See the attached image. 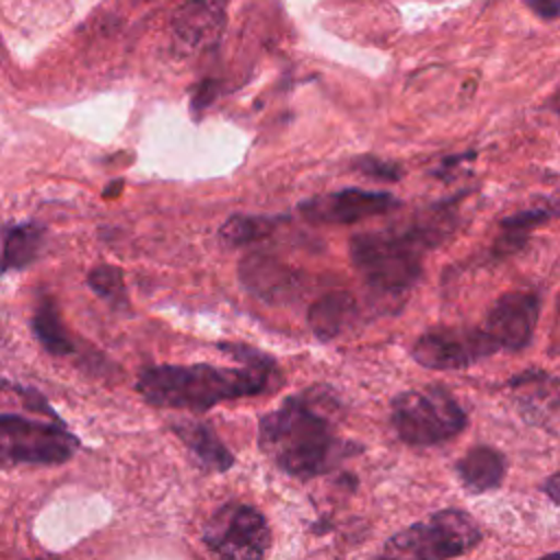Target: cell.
Returning <instances> with one entry per match:
<instances>
[{
    "label": "cell",
    "instance_id": "obj_1",
    "mask_svg": "<svg viewBox=\"0 0 560 560\" xmlns=\"http://www.w3.org/2000/svg\"><path fill=\"white\" fill-rule=\"evenodd\" d=\"M337 400L324 387H313L287 398L278 409L265 413L258 424V444L269 459L295 477H313L330 470L346 444L337 438Z\"/></svg>",
    "mask_w": 560,
    "mask_h": 560
},
{
    "label": "cell",
    "instance_id": "obj_2",
    "mask_svg": "<svg viewBox=\"0 0 560 560\" xmlns=\"http://www.w3.org/2000/svg\"><path fill=\"white\" fill-rule=\"evenodd\" d=\"M457 223L453 203H433L411 221L350 238V260L378 293H402L422 273L424 254L438 247Z\"/></svg>",
    "mask_w": 560,
    "mask_h": 560
},
{
    "label": "cell",
    "instance_id": "obj_3",
    "mask_svg": "<svg viewBox=\"0 0 560 560\" xmlns=\"http://www.w3.org/2000/svg\"><path fill=\"white\" fill-rule=\"evenodd\" d=\"M243 361V368L153 365L140 372L138 392L155 407L203 411L221 400L260 394L269 387L273 361L245 346H221Z\"/></svg>",
    "mask_w": 560,
    "mask_h": 560
},
{
    "label": "cell",
    "instance_id": "obj_4",
    "mask_svg": "<svg viewBox=\"0 0 560 560\" xmlns=\"http://www.w3.org/2000/svg\"><path fill=\"white\" fill-rule=\"evenodd\" d=\"M481 532L472 516L462 510H440L429 521L416 523L385 545L392 560H448L472 549Z\"/></svg>",
    "mask_w": 560,
    "mask_h": 560
},
{
    "label": "cell",
    "instance_id": "obj_5",
    "mask_svg": "<svg viewBox=\"0 0 560 560\" xmlns=\"http://www.w3.org/2000/svg\"><path fill=\"white\" fill-rule=\"evenodd\" d=\"M392 424L402 442L427 446L457 435L466 413L442 387L409 389L392 400Z\"/></svg>",
    "mask_w": 560,
    "mask_h": 560
},
{
    "label": "cell",
    "instance_id": "obj_6",
    "mask_svg": "<svg viewBox=\"0 0 560 560\" xmlns=\"http://www.w3.org/2000/svg\"><path fill=\"white\" fill-rule=\"evenodd\" d=\"M77 446V438L61 422L0 413V466L63 464Z\"/></svg>",
    "mask_w": 560,
    "mask_h": 560
},
{
    "label": "cell",
    "instance_id": "obj_7",
    "mask_svg": "<svg viewBox=\"0 0 560 560\" xmlns=\"http://www.w3.org/2000/svg\"><path fill=\"white\" fill-rule=\"evenodd\" d=\"M203 542L219 560H262L271 532L252 505H225L208 521Z\"/></svg>",
    "mask_w": 560,
    "mask_h": 560
},
{
    "label": "cell",
    "instance_id": "obj_8",
    "mask_svg": "<svg viewBox=\"0 0 560 560\" xmlns=\"http://www.w3.org/2000/svg\"><path fill=\"white\" fill-rule=\"evenodd\" d=\"M497 350L499 348L486 328L446 326L420 335L411 348V357L429 370H459L494 354Z\"/></svg>",
    "mask_w": 560,
    "mask_h": 560
},
{
    "label": "cell",
    "instance_id": "obj_9",
    "mask_svg": "<svg viewBox=\"0 0 560 560\" xmlns=\"http://www.w3.org/2000/svg\"><path fill=\"white\" fill-rule=\"evenodd\" d=\"M398 206L400 201L385 190L343 188L337 192H326V195L304 199L298 206V210L308 223L346 225V223H357L370 217L387 214Z\"/></svg>",
    "mask_w": 560,
    "mask_h": 560
},
{
    "label": "cell",
    "instance_id": "obj_10",
    "mask_svg": "<svg viewBox=\"0 0 560 560\" xmlns=\"http://www.w3.org/2000/svg\"><path fill=\"white\" fill-rule=\"evenodd\" d=\"M538 295L532 291L503 293L488 313L486 332L503 350H521L532 341L538 322Z\"/></svg>",
    "mask_w": 560,
    "mask_h": 560
},
{
    "label": "cell",
    "instance_id": "obj_11",
    "mask_svg": "<svg viewBox=\"0 0 560 560\" xmlns=\"http://www.w3.org/2000/svg\"><path fill=\"white\" fill-rule=\"evenodd\" d=\"M228 0H188L173 15L175 46L190 55L217 44L223 33Z\"/></svg>",
    "mask_w": 560,
    "mask_h": 560
},
{
    "label": "cell",
    "instance_id": "obj_12",
    "mask_svg": "<svg viewBox=\"0 0 560 560\" xmlns=\"http://www.w3.org/2000/svg\"><path fill=\"white\" fill-rule=\"evenodd\" d=\"M521 418L547 433L560 435V378L545 372H525L512 381Z\"/></svg>",
    "mask_w": 560,
    "mask_h": 560
},
{
    "label": "cell",
    "instance_id": "obj_13",
    "mask_svg": "<svg viewBox=\"0 0 560 560\" xmlns=\"http://www.w3.org/2000/svg\"><path fill=\"white\" fill-rule=\"evenodd\" d=\"M238 278L265 302H287L300 291V273L262 252L247 254L241 260Z\"/></svg>",
    "mask_w": 560,
    "mask_h": 560
},
{
    "label": "cell",
    "instance_id": "obj_14",
    "mask_svg": "<svg viewBox=\"0 0 560 560\" xmlns=\"http://www.w3.org/2000/svg\"><path fill=\"white\" fill-rule=\"evenodd\" d=\"M357 317V300L348 291H330L317 298L306 313L308 328L322 341L339 337Z\"/></svg>",
    "mask_w": 560,
    "mask_h": 560
},
{
    "label": "cell",
    "instance_id": "obj_15",
    "mask_svg": "<svg viewBox=\"0 0 560 560\" xmlns=\"http://www.w3.org/2000/svg\"><path fill=\"white\" fill-rule=\"evenodd\" d=\"M173 431L203 468L223 472L234 464L232 453L225 448V444L219 440L210 424L199 420H179L173 424Z\"/></svg>",
    "mask_w": 560,
    "mask_h": 560
},
{
    "label": "cell",
    "instance_id": "obj_16",
    "mask_svg": "<svg viewBox=\"0 0 560 560\" xmlns=\"http://www.w3.org/2000/svg\"><path fill=\"white\" fill-rule=\"evenodd\" d=\"M457 475L470 492H486L503 481L505 459L490 446H475L457 462Z\"/></svg>",
    "mask_w": 560,
    "mask_h": 560
},
{
    "label": "cell",
    "instance_id": "obj_17",
    "mask_svg": "<svg viewBox=\"0 0 560 560\" xmlns=\"http://www.w3.org/2000/svg\"><path fill=\"white\" fill-rule=\"evenodd\" d=\"M44 243V228L39 223H15L7 228L0 254V271L28 267Z\"/></svg>",
    "mask_w": 560,
    "mask_h": 560
},
{
    "label": "cell",
    "instance_id": "obj_18",
    "mask_svg": "<svg viewBox=\"0 0 560 560\" xmlns=\"http://www.w3.org/2000/svg\"><path fill=\"white\" fill-rule=\"evenodd\" d=\"M33 335L50 354L63 357L74 350V343L61 322L57 304L50 298H44L33 313Z\"/></svg>",
    "mask_w": 560,
    "mask_h": 560
},
{
    "label": "cell",
    "instance_id": "obj_19",
    "mask_svg": "<svg viewBox=\"0 0 560 560\" xmlns=\"http://www.w3.org/2000/svg\"><path fill=\"white\" fill-rule=\"evenodd\" d=\"M278 223H280V219H276V217L236 214V217H230L219 228V241L228 247H245L254 241L269 236L278 228Z\"/></svg>",
    "mask_w": 560,
    "mask_h": 560
},
{
    "label": "cell",
    "instance_id": "obj_20",
    "mask_svg": "<svg viewBox=\"0 0 560 560\" xmlns=\"http://www.w3.org/2000/svg\"><path fill=\"white\" fill-rule=\"evenodd\" d=\"M88 284L92 287V291L103 298L105 302H109L112 306L120 308L127 304V293H125V278H122V269L114 267V265H98L88 273Z\"/></svg>",
    "mask_w": 560,
    "mask_h": 560
},
{
    "label": "cell",
    "instance_id": "obj_21",
    "mask_svg": "<svg viewBox=\"0 0 560 560\" xmlns=\"http://www.w3.org/2000/svg\"><path fill=\"white\" fill-rule=\"evenodd\" d=\"M357 168L368 175V177H376V179H383V182H396L400 179V166L394 164V162H385L381 158H374V155H363L359 160H354Z\"/></svg>",
    "mask_w": 560,
    "mask_h": 560
},
{
    "label": "cell",
    "instance_id": "obj_22",
    "mask_svg": "<svg viewBox=\"0 0 560 560\" xmlns=\"http://www.w3.org/2000/svg\"><path fill=\"white\" fill-rule=\"evenodd\" d=\"M214 92H217V85H214V81H201L197 88H195V94H192V98H190V109L199 116L208 105H210V101L214 98Z\"/></svg>",
    "mask_w": 560,
    "mask_h": 560
},
{
    "label": "cell",
    "instance_id": "obj_23",
    "mask_svg": "<svg viewBox=\"0 0 560 560\" xmlns=\"http://www.w3.org/2000/svg\"><path fill=\"white\" fill-rule=\"evenodd\" d=\"M525 4L542 20H553L560 15V0H525Z\"/></svg>",
    "mask_w": 560,
    "mask_h": 560
},
{
    "label": "cell",
    "instance_id": "obj_24",
    "mask_svg": "<svg viewBox=\"0 0 560 560\" xmlns=\"http://www.w3.org/2000/svg\"><path fill=\"white\" fill-rule=\"evenodd\" d=\"M545 494H547L551 501L560 503V472L551 475V477L545 481Z\"/></svg>",
    "mask_w": 560,
    "mask_h": 560
},
{
    "label": "cell",
    "instance_id": "obj_25",
    "mask_svg": "<svg viewBox=\"0 0 560 560\" xmlns=\"http://www.w3.org/2000/svg\"><path fill=\"white\" fill-rule=\"evenodd\" d=\"M542 212H545V217H547V221L551 219V217H558L560 214V192H556V195H551L545 203H540L538 206Z\"/></svg>",
    "mask_w": 560,
    "mask_h": 560
},
{
    "label": "cell",
    "instance_id": "obj_26",
    "mask_svg": "<svg viewBox=\"0 0 560 560\" xmlns=\"http://www.w3.org/2000/svg\"><path fill=\"white\" fill-rule=\"evenodd\" d=\"M538 560H560V553H547V556H542Z\"/></svg>",
    "mask_w": 560,
    "mask_h": 560
},
{
    "label": "cell",
    "instance_id": "obj_27",
    "mask_svg": "<svg viewBox=\"0 0 560 560\" xmlns=\"http://www.w3.org/2000/svg\"><path fill=\"white\" fill-rule=\"evenodd\" d=\"M376 560H392V558H387V556H383V558H376Z\"/></svg>",
    "mask_w": 560,
    "mask_h": 560
},
{
    "label": "cell",
    "instance_id": "obj_28",
    "mask_svg": "<svg viewBox=\"0 0 560 560\" xmlns=\"http://www.w3.org/2000/svg\"><path fill=\"white\" fill-rule=\"evenodd\" d=\"M556 103H558V107H560V94H558V98H556Z\"/></svg>",
    "mask_w": 560,
    "mask_h": 560
},
{
    "label": "cell",
    "instance_id": "obj_29",
    "mask_svg": "<svg viewBox=\"0 0 560 560\" xmlns=\"http://www.w3.org/2000/svg\"><path fill=\"white\" fill-rule=\"evenodd\" d=\"M28 560H42V558H28Z\"/></svg>",
    "mask_w": 560,
    "mask_h": 560
},
{
    "label": "cell",
    "instance_id": "obj_30",
    "mask_svg": "<svg viewBox=\"0 0 560 560\" xmlns=\"http://www.w3.org/2000/svg\"><path fill=\"white\" fill-rule=\"evenodd\" d=\"M142 2H144V0H142Z\"/></svg>",
    "mask_w": 560,
    "mask_h": 560
}]
</instances>
